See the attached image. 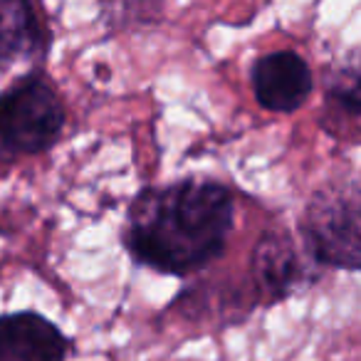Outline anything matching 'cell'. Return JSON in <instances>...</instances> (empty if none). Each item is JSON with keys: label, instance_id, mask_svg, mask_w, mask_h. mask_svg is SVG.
<instances>
[{"label": "cell", "instance_id": "obj_1", "mask_svg": "<svg viewBox=\"0 0 361 361\" xmlns=\"http://www.w3.org/2000/svg\"><path fill=\"white\" fill-rule=\"evenodd\" d=\"M233 196L216 180L183 178L131 201L121 243L136 265L191 275L223 255L233 231Z\"/></svg>", "mask_w": 361, "mask_h": 361}, {"label": "cell", "instance_id": "obj_5", "mask_svg": "<svg viewBox=\"0 0 361 361\" xmlns=\"http://www.w3.org/2000/svg\"><path fill=\"white\" fill-rule=\"evenodd\" d=\"M70 339L37 312L0 317V361H65Z\"/></svg>", "mask_w": 361, "mask_h": 361}, {"label": "cell", "instance_id": "obj_2", "mask_svg": "<svg viewBox=\"0 0 361 361\" xmlns=\"http://www.w3.org/2000/svg\"><path fill=\"white\" fill-rule=\"evenodd\" d=\"M65 129V106L42 75L20 77L0 92V156H35L52 149Z\"/></svg>", "mask_w": 361, "mask_h": 361}, {"label": "cell", "instance_id": "obj_6", "mask_svg": "<svg viewBox=\"0 0 361 361\" xmlns=\"http://www.w3.org/2000/svg\"><path fill=\"white\" fill-rule=\"evenodd\" d=\"M250 275L260 300H285L302 277V260L295 240L285 231H267L260 235L252 250Z\"/></svg>", "mask_w": 361, "mask_h": 361}, {"label": "cell", "instance_id": "obj_8", "mask_svg": "<svg viewBox=\"0 0 361 361\" xmlns=\"http://www.w3.org/2000/svg\"><path fill=\"white\" fill-rule=\"evenodd\" d=\"M359 70L356 65L341 67L326 87V106L322 116V126L334 136H349L354 141L359 131L361 116V92H359Z\"/></svg>", "mask_w": 361, "mask_h": 361}, {"label": "cell", "instance_id": "obj_7", "mask_svg": "<svg viewBox=\"0 0 361 361\" xmlns=\"http://www.w3.org/2000/svg\"><path fill=\"white\" fill-rule=\"evenodd\" d=\"M50 35L25 0H0V72L47 55Z\"/></svg>", "mask_w": 361, "mask_h": 361}, {"label": "cell", "instance_id": "obj_3", "mask_svg": "<svg viewBox=\"0 0 361 361\" xmlns=\"http://www.w3.org/2000/svg\"><path fill=\"white\" fill-rule=\"evenodd\" d=\"M307 252L319 265L336 270H359V186L341 180L319 188L300 218Z\"/></svg>", "mask_w": 361, "mask_h": 361}, {"label": "cell", "instance_id": "obj_4", "mask_svg": "<svg viewBox=\"0 0 361 361\" xmlns=\"http://www.w3.org/2000/svg\"><path fill=\"white\" fill-rule=\"evenodd\" d=\"M250 85L262 109L292 114L310 99L314 77L302 55L292 50H277L257 57L250 70Z\"/></svg>", "mask_w": 361, "mask_h": 361}]
</instances>
